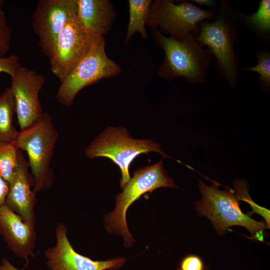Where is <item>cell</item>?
Segmentation results:
<instances>
[{"label":"cell","mask_w":270,"mask_h":270,"mask_svg":"<svg viewBox=\"0 0 270 270\" xmlns=\"http://www.w3.org/2000/svg\"><path fill=\"white\" fill-rule=\"evenodd\" d=\"M198 184L202 198L196 202V209L199 216L210 220L218 235H224L231 226H241L250 232L252 238L264 242L268 228L265 222L256 221L242 211L234 190H220L216 182L208 186L198 180Z\"/></svg>","instance_id":"6da1fadb"},{"label":"cell","mask_w":270,"mask_h":270,"mask_svg":"<svg viewBox=\"0 0 270 270\" xmlns=\"http://www.w3.org/2000/svg\"><path fill=\"white\" fill-rule=\"evenodd\" d=\"M152 36L165 53L158 72L160 76L166 78L181 76L192 84L204 81L212 54L208 48H202L193 34L181 38L166 36L157 28H153Z\"/></svg>","instance_id":"7a4b0ae2"},{"label":"cell","mask_w":270,"mask_h":270,"mask_svg":"<svg viewBox=\"0 0 270 270\" xmlns=\"http://www.w3.org/2000/svg\"><path fill=\"white\" fill-rule=\"evenodd\" d=\"M176 186L164 169L162 160L152 166L138 168L132 178L116 198L114 210L105 218L106 228L110 233L122 236L124 244L131 247L134 242L126 220L128 208L142 196L160 188H174Z\"/></svg>","instance_id":"3957f363"},{"label":"cell","mask_w":270,"mask_h":270,"mask_svg":"<svg viewBox=\"0 0 270 270\" xmlns=\"http://www.w3.org/2000/svg\"><path fill=\"white\" fill-rule=\"evenodd\" d=\"M59 134L49 113L43 112L32 125L19 132L16 140L26 152L35 192L50 188L54 178L50 163Z\"/></svg>","instance_id":"277c9868"},{"label":"cell","mask_w":270,"mask_h":270,"mask_svg":"<svg viewBox=\"0 0 270 270\" xmlns=\"http://www.w3.org/2000/svg\"><path fill=\"white\" fill-rule=\"evenodd\" d=\"M160 153L170 158L161 146L150 140L134 139L125 128L108 126L86 148L85 154L90 158L105 157L120 168V187L123 188L130 179L129 168L133 160L142 154Z\"/></svg>","instance_id":"5b68a950"},{"label":"cell","mask_w":270,"mask_h":270,"mask_svg":"<svg viewBox=\"0 0 270 270\" xmlns=\"http://www.w3.org/2000/svg\"><path fill=\"white\" fill-rule=\"evenodd\" d=\"M120 71V66L107 56L102 37L61 82L56 100L61 104L70 106L82 89L101 79L116 76Z\"/></svg>","instance_id":"8992f818"},{"label":"cell","mask_w":270,"mask_h":270,"mask_svg":"<svg viewBox=\"0 0 270 270\" xmlns=\"http://www.w3.org/2000/svg\"><path fill=\"white\" fill-rule=\"evenodd\" d=\"M101 38H98L86 30L76 13L68 20L48 58L51 70L60 82Z\"/></svg>","instance_id":"52a82bcc"},{"label":"cell","mask_w":270,"mask_h":270,"mask_svg":"<svg viewBox=\"0 0 270 270\" xmlns=\"http://www.w3.org/2000/svg\"><path fill=\"white\" fill-rule=\"evenodd\" d=\"M210 16L209 12L192 2L176 4L170 0H156L150 4L146 25L158 26L170 36L181 38L198 32V24Z\"/></svg>","instance_id":"ba28073f"},{"label":"cell","mask_w":270,"mask_h":270,"mask_svg":"<svg viewBox=\"0 0 270 270\" xmlns=\"http://www.w3.org/2000/svg\"><path fill=\"white\" fill-rule=\"evenodd\" d=\"M76 0H40L32 15L34 32L42 52L48 58L68 20L76 13Z\"/></svg>","instance_id":"9c48e42d"},{"label":"cell","mask_w":270,"mask_h":270,"mask_svg":"<svg viewBox=\"0 0 270 270\" xmlns=\"http://www.w3.org/2000/svg\"><path fill=\"white\" fill-rule=\"evenodd\" d=\"M236 36L228 21L224 6L218 18L211 22L204 24L196 40L200 44L206 46L217 60L220 70L232 84L238 75L236 56L234 49Z\"/></svg>","instance_id":"30bf717a"},{"label":"cell","mask_w":270,"mask_h":270,"mask_svg":"<svg viewBox=\"0 0 270 270\" xmlns=\"http://www.w3.org/2000/svg\"><path fill=\"white\" fill-rule=\"evenodd\" d=\"M10 78V88L14 98L18 123L22 130L32 125L43 113L39 94L44 84V78L22 66Z\"/></svg>","instance_id":"8fae6325"},{"label":"cell","mask_w":270,"mask_h":270,"mask_svg":"<svg viewBox=\"0 0 270 270\" xmlns=\"http://www.w3.org/2000/svg\"><path fill=\"white\" fill-rule=\"evenodd\" d=\"M66 226L60 224L56 230V244L45 252L49 270H115L126 261L119 257L106 260H94L74 250L67 236Z\"/></svg>","instance_id":"7c38bea8"},{"label":"cell","mask_w":270,"mask_h":270,"mask_svg":"<svg viewBox=\"0 0 270 270\" xmlns=\"http://www.w3.org/2000/svg\"><path fill=\"white\" fill-rule=\"evenodd\" d=\"M28 162L20 150L18 167L9 184L4 204L20 216L25 223L34 228L36 192L30 189L34 186V180L28 172Z\"/></svg>","instance_id":"4fadbf2b"},{"label":"cell","mask_w":270,"mask_h":270,"mask_svg":"<svg viewBox=\"0 0 270 270\" xmlns=\"http://www.w3.org/2000/svg\"><path fill=\"white\" fill-rule=\"evenodd\" d=\"M0 234L10 249L18 256L27 260L33 255L34 228L6 204L0 206Z\"/></svg>","instance_id":"5bb4252c"},{"label":"cell","mask_w":270,"mask_h":270,"mask_svg":"<svg viewBox=\"0 0 270 270\" xmlns=\"http://www.w3.org/2000/svg\"><path fill=\"white\" fill-rule=\"evenodd\" d=\"M76 16L84 28L94 36L104 37L116 14L108 0H76Z\"/></svg>","instance_id":"9a60e30c"},{"label":"cell","mask_w":270,"mask_h":270,"mask_svg":"<svg viewBox=\"0 0 270 270\" xmlns=\"http://www.w3.org/2000/svg\"><path fill=\"white\" fill-rule=\"evenodd\" d=\"M16 113L14 98L10 88H6L0 96V143L16 140L19 132L13 124Z\"/></svg>","instance_id":"2e32d148"},{"label":"cell","mask_w":270,"mask_h":270,"mask_svg":"<svg viewBox=\"0 0 270 270\" xmlns=\"http://www.w3.org/2000/svg\"><path fill=\"white\" fill-rule=\"evenodd\" d=\"M150 0H129V21L124 42L127 43L136 33L148 38L146 25L148 18Z\"/></svg>","instance_id":"e0dca14e"},{"label":"cell","mask_w":270,"mask_h":270,"mask_svg":"<svg viewBox=\"0 0 270 270\" xmlns=\"http://www.w3.org/2000/svg\"><path fill=\"white\" fill-rule=\"evenodd\" d=\"M19 150L16 141L0 143V176L9 184L18 167Z\"/></svg>","instance_id":"ac0fdd59"},{"label":"cell","mask_w":270,"mask_h":270,"mask_svg":"<svg viewBox=\"0 0 270 270\" xmlns=\"http://www.w3.org/2000/svg\"><path fill=\"white\" fill-rule=\"evenodd\" d=\"M244 18L256 30L268 33L270 30V0H261L256 12Z\"/></svg>","instance_id":"d6986e66"},{"label":"cell","mask_w":270,"mask_h":270,"mask_svg":"<svg viewBox=\"0 0 270 270\" xmlns=\"http://www.w3.org/2000/svg\"><path fill=\"white\" fill-rule=\"evenodd\" d=\"M12 30L6 14L0 6V57L6 56L10 48Z\"/></svg>","instance_id":"ffe728a7"},{"label":"cell","mask_w":270,"mask_h":270,"mask_svg":"<svg viewBox=\"0 0 270 270\" xmlns=\"http://www.w3.org/2000/svg\"><path fill=\"white\" fill-rule=\"evenodd\" d=\"M258 64L256 66L244 68L245 70L256 72L259 74L260 81L267 86L270 84V55L268 52H260L257 55Z\"/></svg>","instance_id":"44dd1931"},{"label":"cell","mask_w":270,"mask_h":270,"mask_svg":"<svg viewBox=\"0 0 270 270\" xmlns=\"http://www.w3.org/2000/svg\"><path fill=\"white\" fill-rule=\"evenodd\" d=\"M22 66L20 58L15 54L8 56L0 57V74L4 72L13 76Z\"/></svg>","instance_id":"7402d4cb"},{"label":"cell","mask_w":270,"mask_h":270,"mask_svg":"<svg viewBox=\"0 0 270 270\" xmlns=\"http://www.w3.org/2000/svg\"><path fill=\"white\" fill-rule=\"evenodd\" d=\"M206 266L202 259L196 254H188L181 260L178 270H204Z\"/></svg>","instance_id":"603a6c76"},{"label":"cell","mask_w":270,"mask_h":270,"mask_svg":"<svg viewBox=\"0 0 270 270\" xmlns=\"http://www.w3.org/2000/svg\"><path fill=\"white\" fill-rule=\"evenodd\" d=\"M9 187V183L0 176V206L5 204Z\"/></svg>","instance_id":"cb8c5ba5"},{"label":"cell","mask_w":270,"mask_h":270,"mask_svg":"<svg viewBox=\"0 0 270 270\" xmlns=\"http://www.w3.org/2000/svg\"><path fill=\"white\" fill-rule=\"evenodd\" d=\"M0 270H20L16 268L7 260L4 258L2 260V264L0 265Z\"/></svg>","instance_id":"d4e9b609"},{"label":"cell","mask_w":270,"mask_h":270,"mask_svg":"<svg viewBox=\"0 0 270 270\" xmlns=\"http://www.w3.org/2000/svg\"><path fill=\"white\" fill-rule=\"evenodd\" d=\"M192 2L202 6H206L212 8L214 6V2L212 0H192Z\"/></svg>","instance_id":"484cf974"},{"label":"cell","mask_w":270,"mask_h":270,"mask_svg":"<svg viewBox=\"0 0 270 270\" xmlns=\"http://www.w3.org/2000/svg\"><path fill=\"white\" fill-rule=\"evenodd\" d=\"M4 3V0H0V6H2Z\"/></svg>","instance_id":"4316f807"},{"label":"cell","mask_w":270,"mask_h":270,"mask_svg":"<svg viewBox=\"0 0 270 270\" xmlns=\"http://www.w3.org/2000/svg\"><path fill=\"white\" fill-rule=\"evenodd\" d=\"M204 270H210L208 266H206Z\"/></svg>","instance_id":"83f0119b"}]
</instances>
